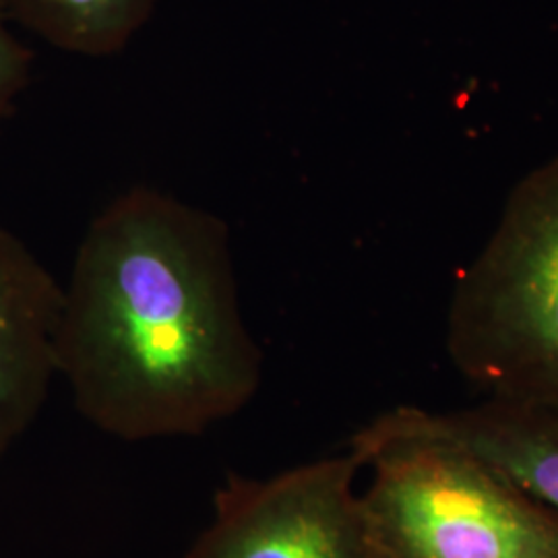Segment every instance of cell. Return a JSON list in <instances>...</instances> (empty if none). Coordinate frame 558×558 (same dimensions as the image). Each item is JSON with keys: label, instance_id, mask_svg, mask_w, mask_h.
<instances>
[{"label": "cell", "instance_id": "obj_1", "mask_svg": "<svg viewBox=\"0 0 558 558\" xmlns=\"http://www.w3.org/2000/svg\"><path fill=\"white\" fill-rule=\"evenodd\" d=\"M59 377L83 418L126 442L195 437L259 391L228 223L149 186L87 226L62 286Z\"/></svg>", "mask_w": 558, "mask_h": 558}, {"label": "cell", "instance_id": "obj_2", "mask_svg": "<svg viewBox=\"0 0 558 558\" xmlns=\"http://www.w3.org/2000/svg\"><path fill=\"white\" fill-rule=\"evenodd\" d=\"M373 478L359 493L377 558H558V511L399 405L348 447Z\"/></svg>", "mask_w": 558, "mask_h": 558}, {"label": "cell", "instance_id": "obj_3", "mask_svg": "<svg viewBox=\"0 0 558 558\" xmlns=\"http://www.w3.org/2000/svg\"><path fill=\"white\" fill-rule=\"evenodd\" d=\"M447 352L486 399L558 408V156L513 189L459 276Z\"/></svg>", "mask_w": 558, "mask_h": 558}, {"label": "cell", "instance_id": "obj_4", "mask_svg": "<svg viewBox=\"0 0 558 558\" xmlns=\"http://www.w3.org/2000/svg\"><path fill=\"white\" fill-rule=\"evenodd\" d=\"M360 470L348 449L271 478L230 476L184 558H377L354 488Z\"/></svg>", "mask_w": 558, "mask_h": 558}, {"label": "cell", "instance_id": "obj_5", "mask_svg": "<svg viewBox=\"0 0 558 558\" xmlns=\"http://www.w3.org/2000/svg\"><path fill=\"white\" fill-rule=\"evenodd\" d=\"M62 283L0 226V459L40 416L59 377Z\"/></svg>", "mask_w": 558, "mask_h": 558}, {"label": "cell", "instance_id": "obj_6", "mask_svg": "<svg viewBox=\"0 0 558 558\" xmlns=\"http://www.w3.org/2000/svg\"><path fill=\"white\" fill-rule=\"evenodd\" d=\"M408 408L420 428L468 449L558 511V408L500 399L453 412Z\"/></svg>", "mask_w": 558, "mask_h": 558}, {"label": "cell", "instance_id": "obj_7", "mask_svg": "<svg viewBox=\"0 0 558 558\" xmlns=\"http://www.w3.org/2000/svg\"><path fill=\"white\" fill-rule=\"evenodd\" d=\"M160 0H0L7 20L46 44L87 59L119 54Z\"/></svg>", "mask_w": 558, "mask_h": 558}, {"label": "cell", "instance_id": "obj_8", "mask_svg": "<svg viewBox=\"0 0 558 558\" xmlns=\"http://www.w3.org/2000/svg\"><path fill=\"white\" fill-rule=\"evenodd\" d=\"M32 50L21 44L0 9V122L9 117L32 71Z\"/></svg>", "mask_w": 558, "mask_h": 558}]
</instances>
